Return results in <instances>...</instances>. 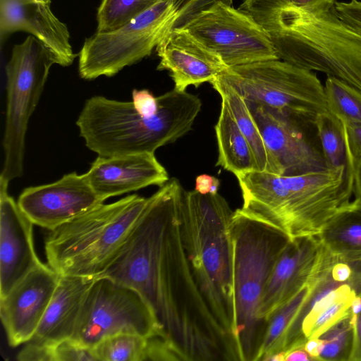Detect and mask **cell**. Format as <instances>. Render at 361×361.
Here are the masks:
<instances>
[{
	"mask_svg": "<svg viewBox=\"0 0 361 361\" xmlns=\"http://www.w3.org/2000/svg\"><path fill=\"white\" fill-rule=\"evenodd\" d=\"M184 192L172 178L148 197L120 252L99 277L141 295L178 360L241 361L237 342L217 324L194 279L182 238Z\"/></svg>",
	"mask_w": 361,
	"mask_h": 361,
	"instance_id": "6da1fadb",
	"label": "cell"
},
{
	"mask_svg": "<svg viewBox=\"0 0 361 361\" xmlns=\"http://www.w3.org/2000/svg\"><path fill=\"white\" fill-rule=\"evenodd\" d=\"M236 178L241 209L276 227L290 241L318 236L353 195V175L345 167L293 176L255 170Z\"/></svg>",
	"mask_w": 361,
	"mask_h": 361,
	"instance_id": "7a4b0ae2",
	"label": "cell"
},
{
	"mask_svg": "<svg viewBox=\"0 0 361 361\" xmlns=\"http://www.w3.org/2000/svg\"><path fill=\"white\" fill-rule=\"evenodd\" d=\"M159 110L143 116L132 102L88 99L76 121L87 147L101 157L154 153L186 134L200 111V99L174 89L158 97Z\"/></svg>",
	"mask_w": 361,
	"mask_h": 361,
	"instance_id": "3957f363",
	"label": "cell"
},
{
	"mask_svg": "<svg viewBox=\"0 0 361 361\" xmlns=\"http://www.w3.org/2000/svg\"><path fill=\"white\" fill-rule=\"evenodd\" d=\"M269 33L279 59L336 78L361 93V34L335 4L287 8L255 20Z\"/></svg>",
	"mask_w": 361,
	"mask_h": 361,
	"instance_id": "277c9868",
	"label": "cell"
},
{
	"mask_svg": "<svg viewBox=\"0 0 361 361\" xmlns=\"http://www.w3.org/2000/svg\"><path fill=\"white\" fill-rule=\"evenodd\" d=\"M233 213L219 193L184 192L182 238L194 279L217 324L237 342L230 233Z\"/></svg>",
	"mask_w": 361,
	"mask_h": 361,
	"instance_id": "5b68a950",
	"label": "cell"
},
{
	"mask_svg": "<svg viewBox=\"0 0 361 361\" xmlns=\"http://www.w3.org/2000/svg\"><path fill=\"white\" fill-rule=\"evenodd\" d=\"M230 233L233 246L235 337L241 361H257L268 325L260 315L263 293L290 239L276 227L242 209L233 213Z\"/></svg>",
	"mask_w": 361,
	"mask_h": 361,
	"instance_id": "8992f818",
	"label": "cell"
},
{
	"mask_svg": "<svg viewBox=\"0 0 361 361\" xmlns=\"http://www.w3.org/2000/svg\"><path fill=\"white\" fill-rule=\"evenodd\" d=\"M147 202L128 195L50 231L44 245L48 265L61 276L99 277L120 252Z\"/></svg>",
	"mask_w": 361,
	"mask_h": 361,
	"instance_id": "52a82bcc",
	"label": "cell"
},
{
	"mask_svg": "<svg viewBox=\"0 0 361 361\" xmlns=\"http://www.w3.org/2000/svg\"><path fill=\"white\" fill-rule=\"evenodd\" d=\"M58 61L33 35L16 44L6 66V113L3 139L4 160L0 180L7 183L23 173L25 135L46 83Z\"/></svg>",
	"mask_w": 361,
	"mask_h": 361,
	"instance_id": "ba28073f",
	"label": "cell"
},
{
	"mask_svg": "<svg viewBox=\"0 0 361 361\" xmlns=\"http://www.w3.org/2000/svg\"><path fill=\"white\" fill-rule=\"evenodd\" d=\"M219 76L247 102L289 116L315 121L328 111L324 85L314 72L280 59L229 67Z\"/></svg>",
	"mask_w": 361,
	"mask_h": 361,
	"instance_id": "9c48e42d",
	"label": "cell"
},
{
	"mask_svg": "<svg viewBox=\"0 0 361 361\" xmlns=\"http://www.w3.org/2000/svg\"><path fill=\"white\" fill-rule=\"evenodd\" d=\"M174 1L159 0L121 27L86 38L79 53L80 76L111 77L149 56L169 31Z\"/></svg>",
	"mask_w": 361,
	"mask_h": 361,
	"instance_id": "30bf717a",
	"label": "cell"
},
{
	"mask_svg": "<svg viewBox=\"0 0 361 361\" xmlns=\"http://www.w3.org/2000/svg\"><path fill=\"white\" fill-rule=\"evenodd\" d=\"M120 334L162 338L152 310L137 291L108 277H97L88 290L71 339L92 348L104 338Z\"/></svg>",
	"mask_w": 361,
	"mask_h": 361,
	"instance_id": "8fae6325",
	"label": "cell"
},
{
	"mask_svg": "<svg viewBox=\"0 0 361 361\" xmlns=\"http://www.w3.org/2000/svg\"><path fill=\"white\" fill-rule=\"evenodd\" d=\"M183 29L228 68L279 59L267 31L247 13L222 2L202 12Z\"/></svg>",
	"mask_w": 361,
	"mask_h": 361,
	"instance_id": "7c38bea8",
	"label": "cell"
},
{
	"mask_svg": "<svg viewBox=\"0 0 361 361\" xmlns=\"http://www.w3.org/2000/svg\"><path fill=\"white\" fill-rule=\"evenodd\" d=\"M247 104L268 151L271 173L293 176L329 169L314 121L289 116L260 104Z\"/></svg>",
	"mask_w": 361,
	"mask_h": 361,
	"instance_id": "4fadbf2b",
	"label": "cell"
},
{
	"mask_svg": "<svg viewBox=\"0 0 361 361\" xmlns=\"http://www.w3.org/2000/svg\"><path fill=\"white\" fill-rule=\"evenodd\" d=\"M17 202L33 224L51 231L104 201L85 174L71 172L54 183L25 188Z\"/></svg>",
	"mask_w": 361,
	"mask_h": 361,
	"instance_id": "5bb4252c",
	"label": "cell"
},
{
	"mask_svg": "<svg viewBox=\"0 0 361 361\" xmlns=\"http://www.w3.org/2000/svg\"><path fill=\"white\" fill-rule=\"evenodd\" d=\"M59 277L49 265L42 263L0 298V317L11 347L32 339L53 297Z\"/></svg>",
	"mask_w": 361,
	"mask_h": 361,
	"instance_id": "9a60e30c",
	"label": "cell"
},
{
	"mask_svg": "<svg viewBox=\"0 0 361 361\" xmlns=\"http://www.w3.org/2000/svg\"><path fill=\"white\" fill-rule=\"evenodd\" d=\"M334 259L317 236L290 240L267 281L261 302V317L268 322L280 307Z\"/></svg>",
	"mask_w": 361,
	"mask_h": 361,
	"instance_id": "2e32d148",
	"label": "cell"
},
{
	"mask_svg": "<svg viewBox=\"0 0 361 361\" xmlns=\"http://www.w3.org/2000/svg\"><path fill=\"white\" fill-rule=\"evenodd\" d=\"M0 180V298L42 262L34 247L33 223Z\"/></svg>",
	"mask_w": 361,
	"mask_h": 361,
	"instance_id": "e0dca14e",
	"label": "cell"
},
{
	"mask_svg": "<svg viewBox=\"0 0 361 361\" xmlns=\"http://www.w3.org/2000/svg\"><path fill=\"white\" fill-rule=\"evenodd\" d=\"M51 5V0H0L1 45L10 34L25 31L52 51L59 65H71L77 54L70 43V32Z\"/></svg>",
	"mask_w": 361,
	"mask_h": 361,
	"instance_id": "ac0fdd59",
	"label": "cell"
},
{
	"mask_svg": "<svg viewBox=\"0 0 361 361\" xmlns=\"http://www.w3.org/2000/svg\"><path fill=\"white\" fill-rule=\"evenodd\" d=\"M160 62L157 70H167L174 82V90L184 92L189 85L199 87L212 82L228 67L214 52L186 30L166 33L156 47Z\"/></svg>",
	"mask_w": 361,
	"mask_h": 361,
	"instance_id": "d6986e66",
	"label": "cell"
},
{
	"mask_svg": "<svg viewBox=\"0 0 361 361\" xmlns=\"http://www.w3.org/2000/svg\"><path fill=\"white\" fill-rule=\"evenodd\" d=\"M93 190L102 200L149 185L162 186L169 180L164 167L154 153L98 157L85 173Z\"/></svg>",
	"mask_w": 361,
	"mask_h": 361,
	"instance_id": "ffe728a7",
	"label": "cell"
},
{
	"mask_svg": "<svg viewBox=\"0 0 361 361\" xmlns=\"http://www.w3.org/2000/svg\"><path fill=\"white\" fill-rule=\"evenodd\" d=\"M351 282L334 281L331 272L319 281L291 326V331L303 341L317 338L350 313L357 294Z\"/></svg>",
	"mask_w": 361,
	"mask_h": 361,
	"instance_id": "44dd1931",
	"label": "cell"
},
{
	"mask_svg": "<svg viewBox=\"0 0 361 361\" xmlns=\"http://www.w3.org/2000/svg\"><path fill=\"white\" fill-rule=\"evenodd\" d=\"M95 279L60 275L49 305L29 341L51 345L71 338L84 301Z\"/></svg>",
	"mask_w": 361,
	"mask_h": 361,
	"instance_id": "7402d4cb",
	"label": "cell"
},
{
	"mask_svg": "<svg viewBox=\"0 0 361 361\" xmlns=\"http://www.w3.org/2000/svg\"><path fill=\"white\" fill-rule=\"evenodd\" d=\"M338 261L361 264V204L352 200L341 209L317 236Z\"/></svg>",
	"mask_w": 361,
	"mask_h": 361,
	"instance_id": "603a6c76",
	"label": "cell"
},
{
	"mask_svg": "<svg viewBox=\"0 0 361 361\" xmlns=\"http://www.w3.org/2000/svg\"><path fill=\"white\" fill-rule=\"evenodd\" d=\"M219 156L216 166L235 176L257 171L249 143L235 121L226 100L221 98L218 121L214 127Z\"/></svg>",
	"mask_w": 361,
	"mask_h": 361,
	"instance_id": "cb8c5ba5",
	"label": "cell"
},
{
	"mask_svg": "<svg viewBox=\"0 0 361 361\" xmlns=\"http://www.w3.org/2000/svg\"><path fill=\"white\" fill-rule=\"evenodd\" d=\"M334 261L325 265L291 299L270 317L259 356L263 360L276 353L285 352L288 332L295 318L310 299L321 279L331 270Z\"/></svg>",
	"mask_w": 361,
	"mask_h": 361,
	"instance_id": "d4e9b609",
	"label": "cell"
},
{
	"mask_svg": "<svg viewBox=\"0 0 361 361\" xmlns=\"http://www.w3.org/2000/svg\"><path fill=\"white\" fill-rule=\"evenodd\" d=\"M210 83L221 97L226 100L235 121L247 140L254 156L257 170L271 173L268 151L245 99L220 76Z\"/></svg>",
	"mask_w": 361,
	"mask_h": 361,
	"instance_id": "484cf974",
	"label": "cell"
},
{
	"mask_svg": "<svg viewBox=\"0 0 361 361\" xmlns=\"http://www.w3.org/2000/svg\"><path fill=\"white\" fill-rule=\"evenodd\" d=\"M152 339L136 334H116L100 341L92 352L96 361L151 360Z\"/></svg>",
	"mask_w": 361,
	"mask_h": 361,
	"instance_id": "4316f807",
	"label": "cell"
},
{
	"mask_svg": "<svg viewBox=\"0 0 361 361\" xmlns=\"http://www.w3.org/2000/svg\"><path fill=\"white\" fill-rule=\"evenodd\" d=\"M323 157L329 169L345 167L350 173L343 123L329 111L319 114L314 121Z\"/></svg>",
	"mask_w": 361,
	"mask_h": 361,
	"instance_id": "83f0119b",
	"label": "cell"
},
{
	"mask_svg": "<svg viewBox=\"0 0 361 361\" xmlns=\"http://www.w3.org/2000/svg\"><path fill=\"white\" fill-rule=\"evenodd\" d=\"M324 87L330 114L344 124H361V93L331 76H327Z\"/></svg>",
	"mask_w": 361,
	"mask_h": 361,
	"instance_id": "f1b7e54d",
	"label": "cell"
},
{
	"mask_svg": "<svg viewBox=\"0 0 361 361\" xmlns=\"http://www.w3.org/2000/svg\"><path fill=\"white\" fill-rule=\"evenodd\" d=\"M158 1L102 0L97 13L96 32H108L121 27Z\"/></svg>",
	"mask_w": 361,
	"mask_h": 361,
	"instance_id": "f546056e",
	"label": "cell"
},
{
	"mask_svg": "<svg viewBox=\"0 0 361 361\" xmlns=\"http://www.w3.org/2000/svg\"><path fill=\"white\" fill-rule=\"evenodd\" d=\"M353 336V326L349 313L319 336L324 343L317 360H350Z\"/></svg>",
	"mask_w": 361,
	"mask_h": 361,
	"instance_id": "4dcf8cb0",
	"label": "cell"
},
{
	"mask_svg": "<svg viewBox=\"0 0 361 361\" xmlns=\"http://www.w3.org/2000/svg\"><path fill=\"white\" fill-rule=\"evenodd\" d=\"M336 0H245L238 9L255 20L287 8L310 9L334 5Z\"/></svg>",
	"mask_w": 361,
	"mask_h": 361,
	"instance_id": "1f68e13d",
	"label": "cell"
},
{
	"mask_svg": "<svg viewBox=\"0 0 361 361\" xmlns=\"http://www.w3.org/2000/svg\"><path fill=\"white\" fill-rule=\"evenodd\" d=\"M219 2L232 6L233 0H175L173 15L168 32L183 29L199 14L210 9Z\"/></svg>",
	"mask_w": 361,
	"mask_h": 361,
	"instance_id": "d6a6232c",
	"label": "cell"
},
{
	"mask_svg": "<svg viewBox=\"0 0 361 361\" xmlns=\"http://www.w3.org/2000/svg\"><path fill=\"white\" fill-rule=\"evenodd\" d=\"M52 361H96L92 348L69 338L51 344Z\"/></svg>",
	"mask_w": 361,
	"mask_h": 361,
	"instance_id": "836d02e7",
	"label": "cell"
},
{
	"mask_svg": "<svg viewBox=\"0 0 361 361\" xmlns=\"http://www.w3.org/2000/svg\"><path fill=\"white\" fill-rule=\"evenodd\" d=\"M350 314L353 332L350 361H361V292L353 298Z\"/></svg>",
	"mask_w": 361,
	"mask_h": 361,
	"instance_id": "e575fe53",
	"label": "cell"
},
{
	"mask_svg": "<svg viewBox=\"0 0 361 361\" xmlns=\"http://www.w3.org/2000/svg\"><path fill=\"white\" fill-rule=\"evenodd\" d=\"M343 126L348 151V165L353 169L355 161L361 158V124L347 125L343 123Z\"/></svg>",
	"mask_w": 361,
	"mask_h": 361,
	"instance_id": "d590c367",
	"label": "cell"
},
{
	"mask_svg": "<svg viewBox=\"0 0 361 361\" xmlns=\"http://www.w3.org/2000/svg\"><path fill=\"white\" fill-rule=\"evenodd\" d=\"M335 7L339 17L361 34V1H336Z\"/></svg>",
	"mask_w": 361,
	"mask_h": 361,
	"instance_id": "8d00e7d4",
	"label": "cell"
},
{
	"mask_svg": "<svg viewBox=\"0 0 361 361\" xmlns=\"http://www.w3.org/2000/svg\"><path fill=\"white\" fill-rule=\"evenodd\" d=\"M133 104L135 109L143 116H152L157 113L159 107L158 97H155L147 90H133Z\"/></svg>",
	"mask_w": 361,
	"mask_h": 361,
	"instance_id": "74e56055",
	"label": "cell"
},
{
	"mask_svg": "<svg viewBox=\"0 0 361 361\" xmlns=\"http://www.w3.org/2000/svg\"><path fill=\"white\" fill-rule=\"evenodd\" d=\"M331 274L333 279L337 282H350L353 279V269L348 263L337 262L334 264Z\"/></svg>",
	"mask_w": 361,
	"mask_h": 361,
	"instance_id": "f35d334b",
	"label": "cell"
},
{
	"mask_svg": "<svg viewBox=\"0 0 361 361\" xmlns=\"http://www.w3.org/2000/svg\"><path fill=\"white\" fill-rule=\"evenodd\" d=\"M353 201L361 204V158L357 159L353 166Z\"/></svg>",
	"mask_w": 361,
	"mask_h": 361,
	"instance_id": "ab89813d",
	"label": "cell"
},
{
	"mask_svg": "<svg viewBox=\"0 0 361 361\" xmlns=\"http://www.w3.org/2000/svg\"><path fill=\"white\" fill-rule=\"evenodd\" d=\"M324 343V340L320 337L311 338L306 341L303 348L314 360H317L323 348Z\"/></svg>",
	"mask_w": 361,
	"mask_h": 361,
	"instance_id": "60d3db41",
	"label": "cell"
},
{
	"mask_svg": "<svg viewBox=\"0 0 361 361\" xmlns=\"http://www.w3.org/2000/svg\"><path fill=\"white\" fill-rule=\"evenodd\" d=\"M214 176L202 174L198 176L195 180V190L202 194H208L210 192Z\"/></svg>",
	"mask_w": 361,
	"mask_h": 361,
	"instance_id": "b9f144b4",
	"label": "cell"
},
{
	"mask_svg": "<svg viewBox=\"0 0 361 361\" xmlns=\"http://www.w3.org/2000/svg\"><path fill=\"white\" fill-rule=\"evenodd\" d=\"M286 361H310L314 360L303 347L297 348L286 353Z\"/></svg>",
	"mask_w": 361,
	"mask_h": 361,
	"instance_id": "7bdbcfd3",
	"label": "cell"
},
{
	"mask_svg": "<svg viewBox=\"0 0 361 361\" xmlns=\"http://www.w3.org/2000/svg\"><path fill=\"white\" fill-rule=\"evenodd\" d=\"M286 353L284 351L274 353L267 357L264 361H284Z\"/></svg>",
	"mask_w": 361,
	"mask_h": 361,
	"instance_id": "ee69618b",
	"label": "cell"
},
{
	"mask_svg": "<svg viewBox=\"0 0 361 361\" xmlns=\"http://www.w3.org/2000/svg\"><path fill=\"white\" fill-rule=\"evenodd\" d=\"M219 185H220L219 180L217 178L214 176L213 183H212V185L209 193L212 195L217 194Z\"/></svg>",
	"mask_w": 361,
	"mask_h": 361,
	"instance_id": "f6af8a7d",
	"label": "cell"
},
{
	"mask_svg": "<svg viewBox=\"0 0 361 361\" xmlns=\"http://www.w3.org/2000/svg\"><path fill=\"white\" fill-rule=\"evenodd\" d=\"M353 276H355L357 281L361 283V271H353Z\"/></svg>",
	"mask_w": 361,
	"mask_h": 361,
	"instance_id": "bcb514c9",
	"label": "cell"
},
{
	"mask_svg": "<svg viewBox=\"0 0 361 361\" xmlns=\"http://www.w3.org/2000/svg\"><path fill=\"white\" fill-rule=\"evenodd\" d=\"M353 269L354 271H361V264L353 265Z\"/></svg>",
	"mask_w": 361,
	"mask_h": 361,
	"instance_id": "7dc6e473",
	"label": "cell"
}]
</instances>
